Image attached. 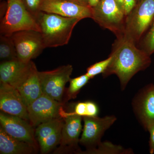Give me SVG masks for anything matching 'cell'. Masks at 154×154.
Listing matches in <instances>:
<instances>
[{
    "label": "cell",
    "mask_w": 154,
    "mask_h": 154,
    "mask_svg": "<svg viewBox=\"0 0 154 154\" xmlns=\"http://www.w3.org/2000/svg\"><path fill=\"white\" fill-rule=\"evenodd\" d=\"M0 59L1 62L18 59L17 50L11 36L1 34Z\"/></svg>",
    "instance_id": "19"
},
{
    "label": "cell",
    "mask_w": 154,
    "mask_h": 154,
    "mask_svg": "<svg viewBox=\"0 0 154 154\" xmlns=\"http://www.w3.org/2000/svg\"><path fill=\"white\" fill-rule=\"evenodd\" d=\"M73 112L75 114L83 117L87 116L86 102H79L75 104Z\"/></svg>",
    "instance_id": "27"
},
{
    "label": "cell",
    "mask_w": 154,
    "mask_h": 154,
    "mask_svg": "<svg viewBox=\"0 0 154 154\" xmlns=\"http://www.w3.org/2000/svg\"><path fill=\"white\" fill-rule=\"evenodd\" d=\"M41 31L35 18L25 7L23 0H7L6 13L0 24L2 35L11 36L23 30Z\"/></svg>",
    "instance_id": "3"
},
{
    "label": "cell",
    "mask_w": 154,
    "mask_h": 154,
    "mask_svg": "<svg viewBox=\"0 0 154 154\" xmlns=\"http://www.w3.org/2000/svg\"><path fill=\"white\" fill-rule=\"evenodd\" d=\"M39 10L68 18H92V8L68 0H42Z\"/></svg>",
    "instance_id": "10"
},
{
    "label": "cell",
    "mask_w": 154,
    "mask_h": 154,
    "mask_svg": "<svg viewBox=\"0 0 154 154\" xmlns=\"http://www.w3.org/2000/svg\"><path fill=\"white\" fill-rule=\"evenodd\" d=\"M17 89L27 107L43 94L35 64L28 76Z\"/></svg>",
    "instance_id": "16"
},
{
    "label": "cell",
    "mask_w": 154,
    "mask_h": 154,
    "mask_svg": "<svg viewBox=\"0 0 154 154\" xmlns=\"http://www.w3.org/2000/svg\"><path fill=\"white\" fill-rule=\"evenodd\" d=\"M116 2H117V4H118L119 5L120 7V8L124 11V0H116Z\"/></svg>",
    "instance_id": "32"
},
{
    "label": "cell",
    "mask_w": 154,
    "mask_h": 154,
    "mask_svg": "<svg viewBox=\"0 0 154 154\" xmlns=\"http://www.w3.org/2000/svg\"><path fill=\"white\" fill-rule=\"evenodd\" d=\"M0 85L1 110L29 121L27 106L18 90L5 83H1Z\"/></svg>",
    "instance_id": "12"
},
{
    "label": "cell",
    "mask_w": 154,
    "mask_h": 154,
    "mask_svg": "<svg viewBox=\"0 0 154 154\" xmlns=\"http://www.w3.org/2000/svg\"><path fill=\"white\" fill-rule=\"evenodd\" d=\"M87 116L89 117H96L99 112V107L96 103L92 101H86Z\"/></svg>",
    "instance_id": "26"
},
{
    "label": "cell",
    "mask_w": 154,
    "mask_h": 154,
    "mask_svg": "<svg viewBox=\"0 0 154 154\" xmlns=\"http://www.w3.org/2000/svg\"><path fill=\"white\" fill-rule=\"evenodd\" d=\"M99 146L98 149L89 150L85 152V153L87 154H99L103 153V152H122L123 150L121 147L113 145L112 144L106 143H101Z\"/></svg>",
    "instance_id": "24"
},
{
    "label": "cell",
    "mask_w": 154,
    "mask_h": 154,
    "mask_svg": "<svg viewBox=\"0 0 154 154\" xmlns=\"http://www.w3.org/2000/svg\"><path fill=\"white\" fill-rule=\"evenodd\" d=\"M82 117L73 112H66L63 118L60 146L57 152H63L68 149L77 148L82 130Z\"/></svg>",
    "instance_id": "15"
},
{
    "label": "cell",
    "mask_w": 154,
    "mask_h": 154,
    "mask_svg": "<svg viewBox=\"0 0 154 154\" xmlns=\"http://www.w3.org/2000/svg\"><path fill=\"white\" fill-rule=\"evenodd\" d=\"M111 59V57L109 56L107 59L91 66L87 69L86 74L90 77V79H93L97 75L103 73L109 66Z\"/></svg>",
    "instance_id": "22"
},
{
    "label": "cell",
    "mask_w": 154,
    "mask_h": 154,
    "mask_svg": "<svg viewBox=\"0 0 154 154\" xmlns=\"http://www.w3.org/2000/svg\"><path fill=\"white\" fill-rule=\"evenodd\" d=\"M110 56L111 61L102 73L103 77L116 75L122 90L136 74L145 69L151 62L150 55L138 48L135 42L123 35L117 37Z\"/></svg>",
    "instance_id": "1"
},
{
    "label": "cell",
    "mask_w": 154,
    "mask_h": 154,
    "mask_svg": "<svg viewBox=\"0 0 154 154\" xmlns=\"http://www.w3.org/2000/svg\"><path fill=\"white\" fill-rule=\"evenodd\" d=\"M72 71V66L69 64L49 71H38L42 94L62 102L65 87L69 82Z\"/></svg>",
    "instance_id": "6"
},
{
    "label": "cell",
    "mask_w": 154,
    "mask_h": 154,
    "mask_svg": "<svg viewBox=\"0 0 154 154\" xmlns=\"http://www.w3.org/2000/svg\"><path fill=\"white\" fill-rule=\"evenodd\" d=\"M64 123V122H63ZM63 124L61 125L54 132L50 135L39 146L42 154H46L52 150L53 149L60 143L61 139L62 129Z\"/></svg>",
    "instance_id": "20"
},
{
    "label": "cell",
    "mask_w": 154,
    "mask_h": 154,
    "mask_svg": "<svg viewBox=\"0 0 154 154\" xmlns=\"http://www.w3.org/2000/svg\"><path fill=\"white\" fill-rule=\"evenodd\" d=\"M62 118L54 119L41 123L37 126L35 131V137L38 141L39 146L53 132L63 124Z\"/></svg>",
    "instance_id": "18"
},
{
    "label": "cell",
    "mask_w": 154,
    "mask_h": 154,
    "mask_svg": "<svg viewBox=\"0 0 154 154\" xmlns=\"http://www.w3.org/2000/svg\"><path fill=\"white\" fill-rule=\"evenodd\" d=\"M114 116H106L103 118L98 116H84V126L79 143L91 149L101 143L100 140L105 131L116 120Z\"/></svg>",
    "instance_id": "9"
},
{
    "label": "cell",
    "mask_w": 154,
    "mask_h": 154,
    "mask_svg": "<svg viewBox=\"0 0 154 154\" xmlns=\"http://www.w3.org/2000/svg\"><path fill=\"white\" fill-rule=\"evenodd\" d=\"M26 8L36 19L40 12L39 10L42 0H23Z\"/></svg>",
    "instance_id": "25"
},
{
    "label": "cell",
    "mask_w": 154,
    "mask_h": 154,
    "mask_svg": "<svg viewBox=\"0 0 154 154\" xmlns=\"http://www.w3.org/2000/svg\"><path fill=\"white\" fill-rule=\"evenodd\" d=\"M154 19V0H139L126 16L123 35L136 43Z\"/></svg>",
    "instance_id": "4"
},
{
    "label": "cell",
    "mask_w": 154,
    "mask_h": 154,
    "mask_svg": "<svg viewBox=\"0 0 154 154\" xmlns=\"http://www.w3.org/2000/svg\"><path fill=\"white\" fill-rule=\"evenodd\" d=\"M36 149L33 145L11 136L0 127V154H30Z\"/></svg>",
    "instance_id": "17"
},
{
    "label": "cell",
    "mask_w": 154,
    "mask_h": 154,
    "mask_svg": "<svg viewBox=\"0 0 154 154\" xmlns=\"http://www.w3.org/2000/svg\"><path fill=\"white\" fill-rule=\"evenodd\" d=\"M34 63L19 60L2 62L0 64V82L17 89L29 75Z\"/></svg>",
    "instance_id": "14"
},
{
    "label": "cell",
    "mask_w": 154,
    "mask_h": 154,
    "mask_svg": "<svg viewBox=\"0 0 154 154\" xmlns=\"http://www.w3.org/2000/svg\"><path fill=\"white\" fill-rule=\"evenodd\" d=\"M62 105V102L42 94L27 107L30 124L37 126L54 119L63 118L66 112Z\"/></svg>",
    "instance_id": "8"
},
{
    "label": "cell",
    "mask_w": 154,
    "mask_h": 154,
    "mask_svg": "<svg viewBox=\"0 0 154 154\" xmlns=\"http://www.w3.org/2000/svg\"><path fill=\"white\" fill-rule=\"evenodd\" d=\"M142 42L143 48L150 56L154 53V19Z\"/></svg>",
    "instance_id": "23"
},
{
    "label": "cell",
    "mask_w": 154,
    "mask_h": 154,
    "mask_svg": "<svg viewBox=\"0 0 154 154\" xmlns=\"http://www.w3.org/2000/svg\"><path fill=\"white\" fill-rule=\"evenodd\" d=\"M11 37L14 41L19 60L28 63L40 55L46 48L41 32L28 30L13 33Z\"/></svg>",
    "instance_id": "7"
},
{
    "label": "cell",
    "mask_w": 154,
    "mask_h": 154,
    "mask_svg": "<svg viewBox=\"0 0 154 154\" xmlns=\"http://www.w3.org/2000/svg\"><path fill=\"white\" fill-rule=\"evenodd\" d=\"M68 1L80 4V5H83L89 6V4H88V0H68Z\"/></svg>",
    "instance_id": "30"
},
{
    "label": "cell",
    "mask_w": 154,
    "mask_h": 154,
    "mask_svg": "<svg viewBox=\"0 0 154 154\" xmlns=\"http://www.w3.org/2000/svg\"><path fill=\"white\" fill-rule=\"evenodd\" d=\"M133 106L139 121L147 130L154 124V85L150 84L144 88L135 99Z\"/></svg>",
    "instance_id": "13"
},
{
    "label": "cell",
    "mask_w": 154,
    "mask_h": 154,
    "mask_svg": "<svg viewBox=\"0 0 154 154\" xmlns=\"http://www.w3.org/2000/svg\"><path fill=\"white\" fill-rule=\"evenodd\" d=\"M90 79L86 74L74 79H71L67 92L69 99L75 98L81 89L85 85Z\"/></svg>",
    "instance_id": "21"
},
{
    "label": "cell",
    "mask_w": 154,
    "mask_h": 154,
    "mask_svg": "<svg viewBox=\"0 0 154 154\" xmlns=\"http://www.w3.org/2000/svg\"><path fill=\"white\" fill-rule=\"evenodd\" d=\"M1 127L8 134L37 147L33 126L25 119L1 112Z\"/></svg>",
    "instance_id": "11"
},
{
    "label": "cell",
    "mask_w": 154,
    "mask_h": 154,
    "mask_svg": "<svg viewBox=\"0 0 154 154\" xmlns=\"http://www.w3.org/2000/svg\"><path fill=\"white\" fill-rule=\"evenodd\" d=\"M137 2H138V0H136Z\"/></svg>",
    "instance_id": "33"
},
{
    "label": "cell",
    "mask_w": 154,
    "mask_h": 154,
    "mask_svg": "<svg viewBox=\"0 0 154 154\" xmlns=\"http://www.w3.org/2000/svg\"><path fill=\"white\" fill-rule=\"evenodd\" d=\"M124 12L125 16H127L132 11L137 4L136 0H124Z\"/></svg>",
    "instance_id": "28"
},
{
    "label": "cell",
    "mask_w": 154,
    "mask_h": 154,
    "mask_svg": "<svg viewBox=\"0 0 154 154\" xmlns=\"http://www.w3.org/2000/svg\"><path fill=\"white\" fill-rule=\"evenodd\" d=\"M92 10L91 19L100 26L110 30L117 37L123 35L126 16L116 0H100Z\"/></svg>",
    "instance_id": "5"
},
{
    "label": "cell",
    "mask_w": 154,
    "mask_h": 154,
    "mask_svg": "<svg viewBox=\"0 0 154 154\" xmlns=\"http://www.w3.org/2000/svg\"><path fill=\"white\" fill-rule=\"evenodd\" d=\"M45 48L68 44L73 30L81 19L40 11L36 18Z\"/></svg>",
    "instance_id": "2"
},
{
    "label": "cell",
    "mask_w": 154,
    "mask_h": 154,
    "mask_svg": "<svg viewBox=\"0 0 154 154\" xmlns=\"http://www.w3.org/2000/svg\"><path fill=\"white\" fill-rule=\"evenodd\" d=\"M100 0H88L89 6L91 8H94L97 5Z\"/></svg>",
    "instance_id": "31"
},
{
    "label": "cell",
    "mask_w": 154,
    "mask_h": 154,
    "mask_svg": "<svg viewBox=\"0 0 154 154\" xmlns=\"http://www.w3.org/2000/svg\"><path fill=\"white\" fill-rule=\"evenodd\" d=\"M147 130L148 131L150 134L149 152L150 153H154V124L149 127Z\"/></svg>",
    "instance_id": "29"
}]
</instances>
